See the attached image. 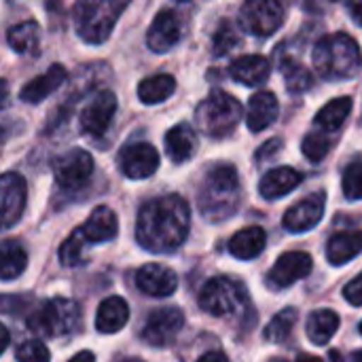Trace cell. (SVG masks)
Here are the masks:
<instances>
[{
  "instance_id": "cell-1",
  "label": "cell",
  "mask_w": 362,
  "mask_h": 362,
  "mask_svg": "<svg viewBox=\"0 0 362 362\" xmlns=\"http://www.w3.org/2000/svg\"><path fill=\"white\" fill-rule=\"evenodd\" d=\"M189 227V204L180 195H163L140 208L136 238L138 244L151 252H172L185 244Z\"/></svg>"
},
{
  "instance_id": "cell-2",
  "label": "cell",
  "mask_w": 362,
  "mask_h": 362,
  "mask_svg": "<svg viewBox=\"0 0 362 362\" xmlns=\"http://www.w3.org/2000/svg\"><path fill=\"white\" fill-rule=\"evenodd\" d=\"M312 62L316 72L329 81L354 78L362 70V53L358 42L339 32L320 38L314 47Z\"/></svg>"
},
{
  "instance_id": "cell-3",
  "label": "cell",
  "mask_w": 362,
  "mask_h": 362,
  "mask_svg": "<svg viewBox=\"0 0 362 362\" xmlns=\"http://www.w3.org/2000/svg\"><path fill=\"white\" fill-rule=\"evenodd\" d=\"M240 178L233 165H216L204 178L199 189V210L202 214L212 221L229 218L240 206Z\"/></svg>"
},
{
  "instance_id": "cell-4",
  "label": "cell",
  "mask_w": 362,
  "mask_h": 362,
  "mask_svg": "<svg viewBox=\"0 0 362 362\" xmlns=\"http://www.w3.org/2000/svg\"><path fill=\"white\" fill-rule=\"evenodd\" d=\"M127 8V2H115V0H87L78 2L74 6V25L78 36L89 45H102L119 15Z\"/></svg>"
},
{
  "instance_id": "cell-5",
  "label": "cell",
  "mask_w": 362,
  "mask_h": 362,
  "mask_svg": "<svg viewBox=\"0 0 362 362\" xmlns=\"http://www.w3.org/2000/svg\"><path fill=\"white\" fill-rule=\"evenodd\" d=\"M199 129L210 138H225L233 134L242 121V104L227 91H212L195 110Z\"/></svg>"
},
{
  "instance_id": "cell-6",
  "label": "cell",
  "mask_w": 362,
  "mask_h": 362,
  "mask_svg": "<svg viewBox=\"0 0 362 362\" xmlns=\"http://www.w3.org/2000/svg\"><path fill=\"white\" fill-rule=\"evenodd\" d=\"M199 308L216 318H227L248 308V293L242 282L218 276L204 284L199 293Z\"/></svg>"
},
{
  "instance_id": "cell-7",
  "label": "cell",
  "mask_w": 362,
  "mask_h": 362,
  "mask_svg": "<svg viewBox=\"0 0 362 362\" xmlns=\"http://www.w3.org/2000/svg\"><path fill=\"white\" fill-rule=\"evenodd\" d=\"M81 325V310L74 301L55 297L34 312L28 327L42 337L72 335Z\"/></svg>"
},
{
  "instance_id": "cell-8",
  "label": "cell",
  "mask_w": 362,
  "mask_h": 362,
  "mask_svg": "<svg viewBox=\"0 0 362 362\" xmlns=\"http://www.w3.org/2000/svg\"><path fill=\"white\" fill-rule=\"evenodd\" d=\"M284 21V6L276 0H250L240 11V23L255 36H272Z\"/></svg>"
},
{
  "instance_id": "cell-9",
  "label": "cell",
  "mask_w": 362,
  "mask_h": 362,
  "mask_svg": "<svg viewBox=\"0 0 362 362\" xmlns=\"http://www.w3.org/2000/svg\"><path fill=\"white\" fill-rule=\"evenodd\" d=\"M28 187L21 174L6 172L0 176V231L11 229L23 214Z\"/></svg>"
},
{
  "instance_id": "cell-10",
  "label": "cell",
  "mask_w": 362,
  "mask_h": 362,
  "mask_svg": "<svg viewBox=\"0 0 362 362\" xmlns=\"http://www.w3.org/2000/svg\"><path fill=\"white\" fill-rule=\"evenodd\" d=\"M182 327H185V314L178 308H161L148 314L146 325L142 329V339L148 346L163 348L176 339Z\"/></svg>"
},
{
  "instance_id": "cell-11",
  "label": "cell",
  "mask_w": 362,
  "mask_h": 362,
  "mask_svg": "<svg viewBox=\"0 0 362 362\" xmlns=\"http://www.w3.org/2000/svg\"><path fill=\"white\" fill-rule=\"evenodd\" d=\"M91 174H93V159L83 148H72L53 161V176L57 185L64 189L83 187Z\"/></svg>"
},
{
  "instance_id": "cell-12",
  "label": "cell",
  "mask_w": 362,
  "mask_h": 362,
  "mask_svg": "<svg viewBox=\"0 0 362 362\" xmlns=\"http://www.w3.org/2000/svg\"><path fill=\"white\" fill-rule=\"evenodd\" d=\"M117 110V98L112 91H98L81 110V132L89 136H102Z\"/></svg>"
},
{
  "instance_id": "cell-13",
  "label": "cell",
  "mask_w": 362,
  "mask_h": 362,
  "mask_svg": "<svg viewBox=\"0 0 362 362\" xmlns=\"http://www.w3.org/2000/svg\"><path fill=\"white\" fill-rule=\"evenodd\" d=\"M312 267H314V261L308 252H286L274 263V267L267 276V284L274 291L288 288L297 280L308 278Z\"/></svg>"
},
{
  "instance_id": "cell-14",
  "label": "cell",
  "mask_w": 362,
  "mask_h": 362,
  "mask_svg": "<svg viewBox=\"0 0 362 362\" xmlns=\"http://www.w3.org/2000/svg\"><path fill=\"white\" fill-rule=\"evenodd\" d=\"M121 170L132 180H144L153 176L159 168V153L148 142H136L121 151Z\"/></svg>"
},
{
  "instance_id": "cell-15",
  "label": "cell",
  "mask_w": 362,
  "mask_h": 362,
  "mask_svg": "<svg viewBox=\"0 0 362 362\" xmlns=\"http://www.w3.org/2000/svg\"><path fill=\"white\" fill-rule=\"evenodd\" d=\"M325 202H327L325 193L308 195L301 202H297L293 208L284 212V218H282L284 229L291 233H305L314 229L325 214Z\"/></svg>"
},
{
  "instance_id": "cell-16",
  "label": "cell",
  "mask_w": 362,
  "mask_h": 362,
  "mask_svg": "<svg viewBox=\"0 0 362 362\" xmlns=\"http://www.w3.org/2000/svg\"><path fill=\"white\" fill-rule=\"evenodd\" d=\"M180 34H182L180 17L174 11L163 8L157 13V17L153 19L151 28H148L146 45L155 53H165L180 40Z\"/></svg>"
},
{
  "instance_id": "cell-17",
  "label": "cell",
  "mask_w": 362,
  "mask_h": 362,
  "mask_svg": "<svg viewBox=\"0 0 362 362\" xmlns=\"http://www.w3.org/2000/svg\"><path fill=\"white\" fill-rule=\"evenodd\" d=\"M136 286L151 297H170L178 286V276L165 265L148 263L136 272Z\"/></svg>"
},
{
  "instance_id": "cell-18",
  "label": "cell",
  "mask_w": 362,
  "mask_h": 362,
  "mask_svg": "<svg viewBox=\"0 0 362 362\" xmlns=\"http://www.w3.org/2000/svg\"><path fill=\"white\" fill-rule=\"evenodd\" d=\"M280 115V102L272 91H259L248 100L246 123L252 132H263L276 123Z\"/></svg>"
},
{
  "instance_id": "cell-19",
  "label": "cell",
  "mask_w": 362,
  "mask_h": 362,
  "mask_svg": "<svg viewBox=\"0 0 362 362\" xmlns=\"http://www.w3.org/2000/svg\"><path fill=\"white\" fill-rule=\"evenodd\" d=\"M68 72L62 64H53L47 72H42L40 76L32 78L21 91H19V98L28 104H38L42 102L45 98H49L53 91L59 89V85H64Z\"/></svg>"
},
{
  "instance_id": "cell-20",
  "label": "cell",
  "mask_w": 362,
  "mask_h": 362,
  "mask_svg": "<svg viewBox=\"0 0 362 362\" xmlns=\"http://www.w3.org/2000/svg\"><path fill=\"white\" fill-rule=\"evenodd\" d=\"M303 176L295 170V168H288V165H282V168H274L269 170L263 178H261V185H259V191L265 199H278V197H284L288 195L291 191H295L299 185H301Z\"/></svg>"
},
{
  "instance_id": "cell-21",
  "label": "cell",
  "mask_w": 362,
  "mask_h": 362,
  "mask_svg": "<svg viewBox=\"0 0 362 362\" xmlns=\"http://www.w3.org/2000/svg\"><path fill=\"white\" fill-rule=\"evenodd\" d=\"M83 233H85V240L91 242V244H100V242H110L112 238H117L119 233V223H117V216L110 208L106 206H98L87 223L81 227Z\"/></svg>"
},
{
  "instance_id": "cell-22",
  "label": "cell",
  "mask_w": 362,
  "mask_h": 362,
  "mask_svg": "<svg viewBox=\"0 0 362 362\" xmlns=\"http://www.w3.org/2000/svg\"><path fill=\"white\" fill-rule=\"evenodd\" d=\"M229 74L233 81L255 87L267 81L269 76V62L263 55H242L229 66Z\"/></svg>"
},
{
  "instance_id": "cell-23",
  "label": "cell",
  "mask_w": 362,
  "mask_h": 362,
  "mask_svg": "<svg viewBox=\"0 0 362 362\" xmlns=\"http://www.w3.org/2000/svg\"><path fill=\"white\" fill-rule=\"evenodd\" d=\"M129 320V308L121 297H108L100 303L95 316V329L104 335L119 333Z\"/></svg>"
},
{
  "instance_id": "cell-24",
  "label": "cell",
  "mask_w": 362,
  "mask_h": 362,
  "mask_svg": "<svg viewBox=\"0 0 362 362\" xmlns=\"http://www.w3.org/2000/svg\"><path fill=\"white\" fill-rule=\"evenodd\" d=\"M197 148V136L191 125L178 123L165 134V153L174 163H185Z\"/></svg>"
},
{
  "instance_id": "cell-25",
  "label": "cell",
  "mask_w": 362,
  "mask_h": 362,
  "mask_svg": "<svg viewBox=\"0 0 362 362\" xmlns=\"http://www.w3.org/2000/svg\"><path fill=\"white\" fill-rule=\"evenodd\" d=\"M267 246V235L261 227H246L229 240V252L240 261L257 259Z\"/></svg>"
},
{
  "instance_id": "cell-26",
  "label": "cell",
  "mask_w": 362,
  "mask_h": 362,
  "mask_svg": "<svg viewBox=\"0 0 362 362\" xmlns=\"http://www.w3.org/2000/svg\"><path fill=\"white\" fill-rule=\"evenodd\" d=\"M362 252V231L335 233L327 244V259L331 265H346Z\"/></svg>"
},
{
  "instance_id": "cell-27",
  "label": "cell",
  "mask_w": 362,
  "mask_h": 362,
  "mask_svg": "<svg viewBox=\"0 0 362 362\" xmlns=\"http://www.w3.org/2000/svg\"><path fill=\"white\" fill-rule=\"evenodd\" d=\"M337 329H339V316L333 310L314 312L305 325V333H308L310 341L316 346H327L331 341V337L337 333Z\"/></svg>"
},
{
  "instance_id": "cell-28",
  "label": "cell",
  "mask_w": 362,
  "mask_h": 362,
  "mask_svg": "<svg viewBox=\"0 0 362 362\" xmlns=\"http://www.w3.org/2000/svg\"><path fill=\"white\" fill-rule=\"evenodd\" d=\"M28 265V255L15 240L0 242V280H15L23 274Z\"/></svg>"
},
{
  "instance_id": "cell-29",
  "label": "cell",
  "mask_w": 362,
  "mask_h": 362,
  "mask_svg": "<svg viewBox=\"0 0 362 362\" xmlns=\"http://www.w3.org/2000/svg\"><path fill=\"white\" fill-rule=\"evenodd\" d=\"M350 110H352V98H335L318 110L316 125L327 134H335L346 123Z\"/></svg>"
},
{
  "instance_id": "cell-30",
  "label": "cell",
  "mask_w": 362,
  "mask_h": 362,
  "mask_svg": "<svg viewBox=\"0 0 362 362\" xmlns=\"http://www.w3.org/2000/svg\"><path fill=\"white\" fill-rule=\"evenodd\" d=\"M6 42L17 53H36L40 45V28L36 21H21L6 34Z\"/></svg>"
},
{
  "instance_id": "cell-31",
  "label": "cell",
  "mask_w": 362,
  "mask_h": 362,
  "mask_svg": "<svg viewBox=\"0 0 362 362\" xmlns=\"http://www.w3.org/2000/svg\"><path fill=\"white\" fill-rule=\"evenodd\" d=\"M176 89V81L170 74H155L144 78L138 85V98L142 104H159L163 100H168Z\"/></svg>"
},
{
  "instance_id": "cell-32",
  "label": "cell",
  "mask_w": 362,
  "mask_h": 362,
  "mask_svg": "<svg viewBox=\"0 0 362 362\" xmlns=\"http://www.w3.org/2000/svg\"><path fill=\"white\" fill-rule=\"evenodd\" d=\"M280 70H282V76H284V83H286V89L291 93H303L308 91L312 85H314V76L312 72L299 64L297 59H291V57H282L280 62Z\"/></svg>"
},
{
  "instance_id": "cell-33",
  "label": "cell",
  "mask_w": 362,
  "mask_h": 362,
  "mask_svg": "<svg viewBox=\"0 0 362 362\" xmlns=\"http://www.w3.org/2000/svg\"><path fill=\"white\" fill-rule=\"evenodd\" d=\"M297 318H299V312H297L295 308L282 310V312L276 314V316L272 318V322L267 325V329H265V339L272 341V344L284 341V339L291 335V331H293Z\"/></svg>"
},
{
  "instance_id": "cell-34",
  "label": "cell",
  "mask_w": 362,
  "mask_h": 362,
  "mask_svg": "<svg viewBox=\"0 0 362 362\" xmlns=\"http://www.w3.org/2000/svg\"><path fill=\"white\" fill-rule=\"evenodd\" d=\"M85 244H87V240H85L83 229L81 227L74 229L70 233V238L59 248V261H62V265H66V267L81 265L85 261Z\"/></svg>"
},
{
  "instance_id": "cell-35",
  "label": "cell",
  "mask_w": 362,
  "mask_h": 362,
  "mask_svg": "<svg viewBox=\"0 0 362 362\" xmlns=\"http://www.w3.org/2000/svg\"><path fill=\"white\" fill-rule=\"evenodd\" d=\"M341 187H344V195H346L350 202H358V199H362V161H352V163L346 168Z\"/></svg>"
},
{
  "instance_id": "cell-36",
  "label": "cell",
  "mask_w": 362,
  "mask_h": 362,
  "mask_svg": "<svg viewBox=\"0 0 362 362\" xmlns=\"http://www.w3.org/2000/svg\"><path fill=\"white\" fill-rule=\"evenodd\" d=\"M305 157L314 163L322 161L327 155H329V148H331V140L325 136V134H308L303 144H301Z\"/></svg>"
},
{
  "instance_id": "cell-37",
  "label": "cell",
  "mask_w": 362,
  "mask_h": 362,
  "mask_svg": "<svg viewBox=\"0 0 362 362\" xmlns=\"http://www.w3.org/2000/svg\"><path fill=\"white\" fill-rule=\"evenodd\" d=\"M238 34H235V28L229 23V21H223L221 25H218V30H216V34H214V42H212V47H214V55L216 57H221V55H227L235 45H238Z\"/></svg>"
},
{
  "instance_id": "cell-38",
  "label": "cell",
  "mask_w": 362,
  "mask_h": 362,
  "mask_svg": "<svg viewBox=\"0 0 362 362\" xmlns=\"http://www.w3.org/2000/svg\"><path fill=\"white\" fill-rule=\"evenodd\" d=\"M17 362H49V350L47 346L40 341V339H30V341H23L19 348H17Z\"/></svg>"
},
{
  "instance_id": "cell-39",
  "label": "cell",
  "mask_w": 362,
  "mask_h": 362,
  "mask_svg": "<svg viewBox=\"0 0 362 362\" xmlns=\"http://www.w3.org/2000/svg\"><path fill=\"white\" fill-rule=\"evenodd\" d=\"M344 297L354 305V308H361L362 305V274L356 276L346 288H344Z\"/></svg>"
},
{
  "instance_id": "cell-40",
  "label": "cell",
  "mask_w": 362,
  "mask_h": 362,
  "mask_svg": "<svg viewBox=\"0 0 362 362\" xmlns=\"http://www.w3.org/2000/svg\"><path fill=\"white\" fill-rule=\"evenodd\" d=\"M348 11L356 25H362V2H348Z\"/></svg>"
},
{
  "instance_id": "cell-41",
  "label": "cell",
  "mask_w": 362,
  "mask_h": 362,
  "mask_svg": "<svg viewBox=\"0 0 362 362\" xmlns=\"http://www.w3.org/2000/svg\"><path fill=\"white\" fill-rule=\"evenodd\" d=\"M280 144H282L280 140H272V142H267L265 146H261V148H259L257 159H259V161H261V159H269V157L274 155V153H272V148H274V146H280Z\"/></svg>"
},
{
  "instance_id": "cell-42",
  "label": "cell",
  "mask_w": 362,
  "mask_h": 362,
  "mask_svg": "<svg viewBox=\"0 0 362 362\" xmlns=\"http://www.w3.org/2000/svg\"><path fill=\"white\" fill-rule=\"evenodd\" d=\"M197 362H229V358L221 350H214V352H206Z\"/></svg>"
},
{
  "instance_id": "cell-43",
  "label": "cell",
  "mask_w": 362,
  "mask_h": 362,
  "mask_svg": "<svg viewBox=\"0 0 362 362\" xmlns=\"http://www.w3.org/2000/svg\"><path fill=\"white\" fill-rule=\"evenodd\" d=\"M6 100H8V85L4 78H0V108L6 106Z\"/></svg>"
},
{
  "instance_id": "cell-44",
  "label": "cell",
  "mask_w": 362,
  "mask_h": 362,
  "mask_svg": "<svg viewBox=\"0 0 362 362\" xmlns=\"http://www.w3.org/2000/svg\"><path fill=\"white\" fill-rule=\"evenodd\" d=\"M70 362H95V356H93V352L85 350V352H78Z\"/></svg>"
},
{
  "instance_id": "cell-45",
  "label": "cell",
  "mask_w": 362,
  "mask_h": 362,
  "mask_svg": "<svg viewBox=\"0 0 362 362\" xmlns=\"http://www.w3.org/2000/svg\"><path fill=\"white\" fill-rule=\"evenodd\" d=\"M6 346H8V331H6V327L0 322V354L6 350Z\"/></svg>"
},
{
  "instance_id": "cell-46",
  "label": "cell",
  "mask_w": 362,
  "mask_h": 362,
  "mask_svg": "<svg viewBox=\"0 0 362 362\" xmlns=\"http://www.w3.org/2000/svg\"><path fill=\"white\" fill-rule=\"evenodd\" d=\"M295 362H322V358H318V356H312V354H299L297 358H295Z\"/></svg>"
},
{
  "instance_id": "cell-47",
  "label": "cell",
  "mask_w": 362,
  "mask_h": 362,
  "mask_svg": "<svg viewBox=\"0 0 362 362\" xmlns=\"http://www.w3.org/2000/svg\"><path fill=\"white\" fill-rule=\"evenodd\" d=\"M354 362H362V350L361 352H354Z\"/></svg>"
},
{
  "instance_id": "cell-48",
  "label": "cell",
  "mask_w": 362,
  "mask_h": 362,
  "mask_svg": "<svg viewBox=\"0 0 362 362\" xmlns=\"http://www.w3.org/2000/svg\"><path fill=\"white\" fill-rule=\"evenodd\" d=\"M121 362H144V361H140V358H125V361H121Z\"/></svg>"
},
{
  "instance_id": "cell-49",
  "label": "cell",
  "mask_w": 362,
  "mask_h": 362,
  "mask_svg": "<svg viewBox=\"0 0 362 362\" xmlns=\"http://www.w3.org/2000/svg\"><path fill=\"white\" fill-rule=\"evenodd\" d=\"M269 362H288L286 358H274V361H269Z\"/></svg>"
},
{
  "instance_id": "cell-50",
  "label": "cell",
  "mask_w": 362,
  "mask_h": 362,
  "mask_svg": "<svg viewBox=\"0 0 362 362\" xmlns=\"http://www.w3.org/2000/svg\"><path fill=\"white\" fill-rule=\"evenodd\" d=\"M361 335H362V322H361Z\"/></svg>"
},
{
  "instance_id": "cell-51",
  "label": "cell",
  "mask_w": 362,
  "mask_h": 362,
  "mask_svg": "<svg viewBox=\"0 0 362 362\" xmlns=\"http://www.w3.org/2000/svg\"><path fill=\"white\" fill-rule=\"evenodd\" d=\"M0 140H2V132H0Z\"/></svg>"
}]
</instances>
